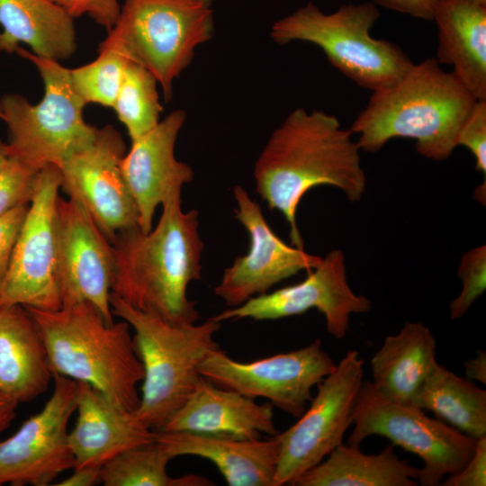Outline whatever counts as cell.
I'll list each match as a JSON object with an SVG mask.
<instances>
[{
	"label": "cell",
	"mask_w": 486,
	"mask_h": 486,
	"mask_svg": "<svg viewBox=\"0 0 486 486\" xmlns=\"http://www.w3.org/2000/svg\"><path fill=\"white\" fill-rule=\"evenodd\" d=\"M74 472L55 485L58 486H91L101 482V467H83L73 469Z\"/></svg>",
	"instance_id": "cell-38"
},
{
	"label": "cell",
	"mask_w": 486,
	"mask_h": 486,
	"mask_svg": "<svg viewBox=\"0 0 486 486\" xmlns=\"http://www.w3.org/2000/svg\"><path fill=\"white\" fill-rule=\"evenodd\" d=\"M347 444L359 445L377 435L418 455L422 463L417 482L439 485L445 476L461 471L472 457L476 440L414 405L391 400L370 381L363 382L353 413Z\"/></svg>",
	"instance_id": "cell-9"
},
{
	"label": "cell",
	"mask_w": 486,
	"mask_h": 486,
	"mask_svg": "<svg viewBox=\"0 0 486 486\" xmlns=\"http://www.w3.org/2000/svg\"><path fill=\"white\" fill-rule=\"evenodd\" d=\"M301 283L248 299L211 319L274 320L318 310L325 318L327 331L337 339L347 333L350 316L364 313L371 302L356 294L347 281L346 257L340 249L328 252Z\"/></svg>",
	"instance_id": "cell-15"
},
{
	"label": "cell",
	"mask_w": 486,
	"mask_h": 486,
	"mask_svg": "<svg viewBox=\"0 0 486 486\" xmlns=\"http://www.w3.org/2000/svg\"><path fill=\"white\" fill-rule=\"evenodd\" d=\"M352 134L336 116L300 107L274 130L259 154L254 166L256 193L284 215L292 246L303 248L296 213L310 189L328 185L350 202L362 199L366 176Z\"/></svg>",
	"instance_id": "cell-1"
},
{
	"label": "cell",
	"mask_w": 486,
	"mask_h": 486,
	"mask_svg": "<svg viewBox=\"0 0 486 486\" xmlns=\"http://www.w3.org/2000/svg\"><path fill=\"white\" fill-rule=\"evenodd\" d=\"M110 304L112 314L133 328L144 369L140 404L133 412L158 431L202 380L200 364L220 348L214 335L220 323L211 318L202 324L171 323L134 309L112 292Z\"/></svg>",
	"instance_id": "cell-5"
},
{
	"label": "cell",
	"mask_w": 486,
	"mask_h": 486,
	"mask_svg": "<svg viewBox=\"0 0 486 486\" xmlns=\"http://www.w3.org/2000/svg\"><path fill=\"white\" fill-rule=\"evenodd\" d=\"M435 58L413 64L394 84L374 91L349 129L360 149L374 153L394 138L415 140L431 160L448 158L460 128L477 99Z\"/></svg>",
	"instance_id": "cell-3"
},
{
	"label": "cell",
	"mask_w": 486,
	"mask_h": 486,
	"mask_svg": "<svg viewBox=\"0 0 486 486\" xmlns=\"http://www.w3.org/2000/svg\"><path fill=\"white\" fill-rule=\"evenodd\" d=\"M457 146L472 154L477 171L486 176V100H477L464 119L457 137Z\"/></svg>",
	"instance_id": "cell-33"
},
{
	"label": "cell",
	"mask_w": 486,
	"mask_h": 486,
	"mask_svg": "<svg viewBox=\"0 0 486 486\" xmlns=\"http://www.w3.org/2000/svg\"><path fill=\"white\" fill-rule=\"evenodd\" d=\"M28 208L29 204L22 205L0 215V281L9 266Z\"/></svg>",
	"instance_id": "cell-35"
},
{
	"label": "cell",
	"mask_w": 486,
	"mask_h": 486,
	"mask_svg": "<svg viewBox=\"0 0 486 486\" xmlns=\"http://www.w3.org/2000/svg\"><path fill=\"white\" fill-rule=\"evenodd\" d=\"M51 378L43 339L27 310L0 307V392L27 402L44 393Z\"/></svg>",
	"instance_id": "cell-23"
},
{
	"label": "cell",
	"mask_w": 486,
	"mask_h": 486,
	"mask_svg": "<svg viewBox=\"0 0 486 486\" xmlns=\"http://www.w3.org/2000/svg\"><path fill=\"white\" fill-rule=\"evenodd\" d=\"M233 195L237 204L235 218L244 226L249 237V248L245 256L235 258L224 270L213 293L230 308L267 291L302 270L310 271L321 257L304 248L289 246L270 228L260 206L245 188L235 185Z\"/></svg>",
	"instance_id": "cell-17"
},
{
	"label": "cell",
	"mask_w": 486,
	"mask_h": 486,
	"mask_svg": "<svg viewBox=\"0 0 486 486\" xmlns=\"http://www.w3.org/2000/svg\"><path fill=\"white\" fill-rule=\"evenodd\" d=\"M9 158L7 143L0 140V169L6 164Z\"/></svg>",
	"instance_id": "cell-41"
},
{
	"label": "cell",
	"mask_w": 486,
	"mask_h": 486,
	"mask_svg": "<svg viewBox=\"0 0 486 486\" xmlns=\"http://www.w3.org/2000/svg\"><path fill=\"white\" fill-rule=\"evenodd\" d=\"M156 441L175 458L194 455L212 462L230 486H274L278 434L241 439L184 431H157Z\"/></svg>",
	"instance_id": "cell-21"
},
{
	"label": "cell",
	"mask_w": 486,
	"mask_h": 486,
	"mask_svg": "<svg viewBox=\"0 0 486 486\" xmlns=\"http://www.w3.org/2000/svg\"><path fill=\"white\" fill-rule=\"evenodd\" d=\"M432 21L437 30L436 59L477 100H486V5L468 0H436Z\"/></svg>",
	"instance_id": "cell-22"
},
{
	"label": "cell",
	"mask_w": 486,
	"mask_h": 486,
	"mask_svg": "<svg viewBox=\"0 0 486 486\" xmlns=\"http://www.w3.org/2000/svg\"><path fill=\"white\" fill-rule=\"evenodd\" d=\"M418 469L400 459L392 446L364 454L359 445L337 446L294 482L296 486H417Z\"/></svg>",
	"instance_id": "cell-26"
},
{
	"label": "cell",
	"mask_w": 486,
	"mask_h": 486,
	"mask_svg": "<svg viewBox=\"0 0 486 486\" xmlns=\"http://www.w3.org/2000/svg\"><path fill=\"white\" fill-rule=\"evenodd\" d=\"M77 382V418L68 432L74 469L102 467L124 450L156 440L157 430L144 425L133 411L117 406L92 385Z\"/></svg>",
	"instance_id": "cell-19"
},
{
	"label": "cell",
	"mask_w": 486,
	"mask_h": 486,
	"mask_svg": "<svg viewBox=\"0 0 486 486\" xmlns=\"http://www.w3.org/2000/svg\"><path fill=\"white\" fill-rule=\"evenodd\" d=\"M181 189L173 190L162 203L154 229L143 232L134 227L111 242L115 261L112 292L134 309L175 324L200 318L187 288L202 279L204 247L198 212L183 211Z\"/></svg>",
	"instance_id": "cell-2"
},
{
	"label": "cell",
	"mask_w": 486,
	"mask_h": 486,
	"mask_svg": "<svg viewBox=\"0 0 486 486\" xmlns=\"http://www.w3.org/2000/svg\"><path fill=\"white\" fill-rule=\"evenodd\" d=\"M73 19L87 14L97 24L111 30L116 23L121 4L118 0H50Z\"/></svg>",
	"instance_id": "cell-34"
},
{
	"label": "cell",
	"mask_w": 486,
	"mask_h": 486,
	"mask_svg": "<svg viewBox=\"0 0 486 486\" xmlns=\"http://www.w3.org/2000/svg\"><path fill=\"white\" fill-rule=\"evenodd\" d=\"M273 405L218 387L203 377L158 431H184L241 439L275 436Z\"/></svg>",
	"instance_id": "cell-20"
},
{
	"label": "cell",
	"mask_w": 486,
	"mask_h": 486,
	"mask_svg": "<svg viewBox=\"0 0 486 486\" xmlns=\"http://www.w3.org/2000/svg\"><path fill=\"white\" fill-rule=\"evenodd\" d=\"M53 379L42 410L0 441V485L47 486L75 467L68 425L76 411L78 382L58 374Z\"/></svg>",
	"instance_id": "cell-13"
},
{
	"label": "cell",
	"mask_w": 486,
	"mask_h": 486,
	"mask_svg": "<svg viewBox=\"0 0 486 486\" xmlns=\"http://www.w3.org/2000/svg\"><path fill=\"white\" fill-rule=\"evenodd\" d=\"M436 360V340L422 322H406L385 338L371 359L374 389L385 398L414 405L416 394Z\"/></svg>",
	"instance_id": "cell-25"
},
{
	"label": "cell",
	"mask_w": 486,
	"mask_h": 486,
	"mask_svg": "<svg viewBox=\"0 0 486 486\" xmlns=\"http://www.w3.org/2000/svg\"><path fill=\"white\" fill-rule=\"evenodd\" d=\"M98 52L94 61L70 69L71 80L86 104L112 107L129 60L110 49L98 48Z\"/></svg>",
	"instance_id": "cell-30"
},
{
	"label": "cell",
	"mask_w": 486,
	"mask_h": 486,
	"mask_svg": "<svg viewBox=\"0 0 486 486\" xmlns=\"http://www.w3.org/2000/svg\"><path fill=\"white\" fill-rule=\"evenodd\" d=\"M213 0H123L115 25L99 48L151 72L164 97L189 66L195 49L213 35Z\"/></svg>",
	"instance_id": "cell-7"
},
{
	"label": "cell",
	"mask_w": 486,
	"mask_h": 486,
	"mask_svg": "<svg viewBox=\"0 0 486 486\" xmlns=\"http://www.w3.org/2000/svg\"><path fill=\"white\" fill-rule=\"evenodd\" d=\"M436 0H373L377 6L407 14L417 19L432 21Z\"/></svg>",
	"instance_id": "cell-37"
},
{
	"label": "cell",
	"mask_w": 486,
	"mask_h": 486,
	"mask_svg": "<svg viewBox=\"0 0 486 486\" xmlns=\"http://www.w3.org/2000/svg\"><path fill=\"white\" fill-rule=\"evenodd\" d=\"M336 367L334 360L315 339L300 349L250 363L238 362L220 348L199 367L214 385L251 399L264 398L284 412L299 418L311 399V390Z\"/></svg>",
	"instance_id": "cell-12"
},
{
	"label": "cell",
	"mask_w": 486,
	"mask_h": 486,
	"mask_svg": "<svg viewBox=\"0 0 486 486\" xmlns=\"http://www.w3.org/2000/svg\"><path fill=\"white\" fill-rule=\"evenodd\" d=\"M18 402L0 392V434L8 428L14 418Z\"/></svg>",
	"instance_id": "cell-40"
},
{
	"label": "cell",
	"mask_w": 486,
	"mask_h": 486,
	"mask_svg": "<svg viewBox=\"0 0 486 486\" xmlns=\"http://www.w3.org/2000/svg\"><path fill=\"white\" fill-rule=\"evenodd\" d=\"M40 170L22 160L10 158L0 169V215L30 204Z\"/></svg>",
	"instance_id": "cell-32"
},
{
	"label": "cell",
	"mask_w": 486,
	"mask_h": 486,
	"mask_svg": "<svg viewBox=\"0 0 486 486\" xmlns=\"http://www.w3.org/2000/svg\"><path fill=\"white\" fill-rule=\"evenodd\" d=\"M57 282L61 306L86 302L113 322L110 295L114 275L112 246L77 201H57Z\"/></svg>",
	"instance_id": "cell-16"
},
{
	"label": "cell",
	"mask_w": 486,
	"mask_h": 486,
	"mask_svg": "<svg viewBox=\"0 0 486 486\" xmlns=\"http://www.w3.org/2000/svg\"><path fill=\"white\" fill-rule=\"evenodd\" d=\"M379 17L373 2L344 4L331 14L310 2L275 22L270 34L278 44H315L338 70L374 92L394 84L414 64L400 46L371 35Z\"/></svg>",
	"instance_id": "cell-6"
},
{
	"label": "cell",
	"mask_w": 486,
	"mask_h": 486,
	"mask_svg": "<svg viewBox=\"0 0 486 486\" xmlns=\"http://www.w3.org/2000/svg\"><path fill=\"white\" fill-rule=\"evenodd\" d=\"M24 308L41 335L53 375L88 383L123 410L138 408L144 369L125 320L108 323L86 302L54 310Z\"/></svg>",
	"instance_id": "cell-4"
},
{
	"label": "cell",
	"mask_w": 486,
	"mask_h": 486,
	"mask_svg": "<svg viewBox=\"0 0 486 486\" xmlns=\"http://www.w3.org/2000/svg\"><path fill=\"white\" fill-rule=\"evenodd\" d=\"M444 486H485L486 485V436L476 440L474 452L458 472L449 475L440 483Z\"/></svg>",
	"instance_id": "cell-36"
},
{
	"label": "cell",
	"mask_w": 486,
	"mask_h": 486,
	"mask_svg": "<svg viewBox=\"0 0 486 486\" xmlns=\"http://www.w3.org/2000/svg\"><path fill=\"white\" fill-rule=\"evenodd\" d=\"M15 53L34 64L43 81L44 95L35 104L17 94L0 98L9 157L38 170L49 165L59 167L94 140L98 128L84 119L86 104L73 86L70 68L22 47Z\"/></svg>",
	"instance_id": "cell-8"
},
{
	"label": "cell",
	"mask_w": 486,
	"mask_h": 486,
	"mask_svg": "<svg viewBox=\"0 0 486 486\" xmlns=\"http://www.w3.org/2000/svg\"><path fill=\"white\" fill-rule=\"evenodd\" d=\"M158 84L147 68L127 62L112 108L126 127L131 142L148 134L160 122L162 106Z\"/></svg>",
	"instance_id": "cell-29"
},
{
	"label": "cell",
	"mask_w": 486,
	"mask_h": 486,
	"mask_svg": "<svg viewBox=\"0 0 486 486\" xmlns=\"http://www.w3.org/2000/svg\"><path fill=\"white\" fill-rule=\"evenodd\" d=\"M173 457L156 440L118 454L102 467L101 482L105 486H212L209 479L197 474L171 477L166 471Z\"/></svg>",
	"instance_id": "cell-28"
},
{
	"label": "cell",
	"mask_w": 486,
	"mask_h": 486,
	"mask_svg": "<svg viewBox=\"0 0 486 486\" xmlns=\"http://www.w3.org/2000/svg\"><path fill=\"white\" fill-rule=\"evenodd\" d=\"M125 154L122 135L106 125L58 167L61 188L84 206L110 242L122 231L139 227L138 209L121 172Z\"/></svg>",
	"instance_id": "cell-14"
},
{
	"label": "cell",
	"mask_w": 486,
	"mask_h": 486,
	"mask_svg": "<svg viewBox=\"0 0 486 486\" xmlns=\"http://www.w3.org/2000/svg\"><path fill=\"white\" fill-rule=\"evenodd\" d=\"M414 406L474 439L486 436V391L438 363L420 385Z\"/></svg>",
	"instance_id": "cell-27"
},
{
	"label": "cell",
	"mask_w": 486,
	"mask_h": 486,
	"mask_svg": "<svg viewBox=\"0 0 486 486\" xmlns=\"http://www.w3.org/2000/svg\"><path fill=\"white\" fill-rule=\"evenodd\" d=\"M364 360L349 350L317 385L308 410L292 427L278 433L280 452L274 486L293 485L305 472L343 443L352 425L363 384Z\"/></svg>",
	"instance_id": "cell-10"
},
{
	"label": "cell",
	"mask_w": 486,
	"mask_h": 486,
	"mask_svg": "<svg viewBox=\"0 0 486 486\" xmlns=\"http://www.w3.org/2000/svg\"><path fill=\"white\" fill-rule=\"evenodd\" d=\"M185 112L176 110L148 134L131 142L121 161V172L136 203L139 228L152 229L155 211L173 190L194 178L193 169L175 157V145L185 122Z\"/></svg>",
	"instance_id": "cell-18"
},
{
	"label": "cell",
	"mask_w": 486,
	"mask_h": 486,
	"mask_svg": "<svg viewBox=\"0 0 486 486\" xmlns=\"http://www.w3.org/2000/svg\"><path fill=\"white\" fill-rule=\"evenodd\" d=\"M468 1H471L472 3L478 4L481 5H486V0H468Z\"/></svg>",
	"instance_id": "cell-42"
},
{
	"label": "cell",
	"mask_w": 486,
	"mask_h": 486,
	"mask_svg": "<svg viewBox=\"0 0 486 486\" xmlns=\"http://www.w3.org/2000/svg\"><path fill=\"white\" fill-rule=\"evenodd\" d=\"M3 113H2V108H1V102H0V119H2Z\"/></svg>",
	"instance_id": "cell-43"
},
{
	"label": "cell",
	"mask_w": 486,
	"mask_h": 486,
	"mask_svg": "<svg viewBox=\"0 0 486 486\" xmlns=\"http://www.w3.org/2000/svg\"><path fill=\"white\" fill-rule=\"evenodd\" d=\"M58 166L38 174L33 197L6 273L0 281V307L21 305L44 310L61 307L57 282Z\"/></svg>",
	"instance_id": "cell-11"
},
{
	"label": "cell",
	"mask_w": 486,
	"mask_h": 486,
	"mask_svg": "<svg viewBox=\"0 0 486 486\" xmlns=\"http://www.w3.org/2000/svg\"><path fill=\"white\" fill-rule=\"evenodd\" d=\"M457 272L463 288L450 303L452 320L462 318L486 289V246L467 251L461 258Z\"/></svg>",
	"instance_id": "cell-31"
},
{
	"label": "cell",
	"mask_w": 486,
	"mask_h": 486,
	"mask_svg": "<svg viewBox=\"0 0 486 486\" xmlns=\"http://www.w3.org/2000/svg\"><path fill=\"white\" fill-rule=\"evenodd\" d=\"M0 52L15 53L23 43L58 61L77 47L74 19L50 0H0Z\"/></svg>",
	"instance_id": "cell-24"
},
{
	"label": "cell",
	"mask_w": 486,
	"mask_h": 486,
	"mask_svg": "<svg viewBox=\"0 0 486 486\" xmlns=\"http://www.w3.org/2000/svg\"><path fill=\"white\" fill-rule=\"evenodd\" d=\"M466 377L472 381L475 380L483 384L486 383V353L482 350H477V356L474 358L464 362Z\"/></svg>",
	"instance_id": "cell-39"
}]
</instances>
